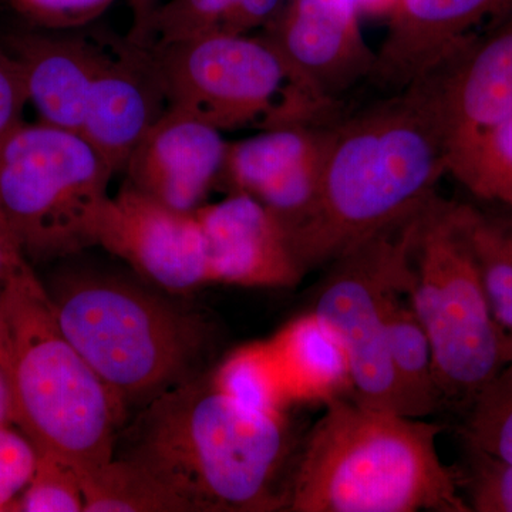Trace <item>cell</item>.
I'll use <instances>...</instances> for the list:
<instances>
[{
    "mask_svg": "<svg viewBox=\"0 0 512 512\" xmlns=\"http://www.w3.org/2000/svg\"><path fill=\"white\" fill-rule=\"evenodd\" d=\"M29 259L23 254L18 239L13 235L5 215L0 211V284L30 268Z\"/></svg>",
    "mask_w": 512,
    "mask_h": 512,
    "instance_id": "obj_33",
    "label": "cell"
},
{
    "mask_svg": "<svg viewBox=\"0 0 512 512\" xmlns=\"http://www.w3.org/2000/svg\"><path fill=\"white\" fill-rule=\"evenodd\" d=\"M470 450L466 476L471 511L512 512V463Z\"/></svg>",
    "mask_w": 512,
    "mask_h": 512,
    "instance_id": "obj_28",
    "label": "cell"
},
{
    "mask_svg": "<svg viewBox=\"0 0 512 512\" xmlns=\"http://www.w3.org/2000/svg\"><path fill=\"white\" fill-rule=\"evenodd\" d=\"M330 124L271 128L228 141L218 188L261 202L291 241L315 212Z\"/></svg>",
    "mask_w": 512,
    "mask_h": 512,
    "instance_id": "obj_11",
    "label": "cell"
},
{
    "mask_svg": "<svg viewBox=\"0 0 512 512\" xmlns=\"http://www.w3.org/2000/svg\"><path fill=\"white\" fill-rule=\"evenodd\" d=\"M353 2L359 15L366 18H384V16L390 18L397 5V0H353Z\"/></svg>",
    "mask_w": 512,
    "mask_h": 512,
    "instance_id": "obj_36",
    "label": "cell"
},
{
    "mask_svg": "<svg viewBox=\"0 0 512 512\" xmlns=\"http://www.w3.org/2000/svg\"><path fill=\"white\" fill-rule=\"evenodd\" d=\"M466 224L491 311L505 336L507 352L508 343H512V227L490 220L468 205Z\"/></svg>",
    "mask_w": 512,
    "mask_h": 512,
    "instance_id": "obj_24",
    "label": "cell"
},
{
    "mask_svg": "<svg viewBox=\"0 0 512 512\" xmlns=\"http://www.w3.org/2000/svg\"><path fill=\"white\" fill-rule=\"evenodd\" d=\"M15 511L83 512L82 474L63 458L37 453L35 471Z\"/></svg>",
    "mask_w": 512,
    "mask_h": 512,
    "instance_id": "obj_26",
    "label": "cell"
},
{
    "mask_svg": "<svg viewBox=\"0 0 512 512\" xmlns=\"http://www.w3.org/2000/svg\"><path fill=\"white\" fill-rule=\"evenodd\" d=\"M269 343L292 404H328L353 396L348 352L315 312L293 319Z\"/></svg>",
    "mask_w": 512,
    "mask_h": 512,
    "instance_id": "obj_19",
    "label": "cell"
},
{
    "mask_svg": "<svg viewBox=\"0 0 512 512\" xmlns=\"http://www.w3.org/2000/svg\"><path fill=\"white\" fill-rule=\"evenodd\" d=\"M49 295L64 335L127 412L201 376L212 332L200 313L97 272L67 274Z\"/></svg>",
    "mask_w": 512,
    "mask_h": 512,
    "instance_id": "obj_5",
    "label": "cell"
},
{
    "mask_svg": "<svg viewBox=\"0 0 512 512\" xmlns=\"http://www.w3.org/2000/svg\"><path fill=\"white\" fill-rule=\"evenodd\" d=\"M512 362V343L507 345V363Z\"/></svg>",
    "mask_w": 512,
    "mask_h": 512,
    "instance_id": "obj_38",
    "label": "cell"
},
{
    "mask_svg": "<svg viewBox=\"0 0 512 512\" xmlns=\"http://www.w3.org/2000/svg\"><path fill=\"white\" fill-rule=\"evenodd\" d=\"M359 16L353 0H285L264 35L320 92L340 100L375 66Z\"/></svg>",
    "mask_w": 512,
    "mask_h": 512,
    "instance_id": "obj_15",
    "label": "cell"
},
{
    "mask_svg": "<svg viewBox=\"0 0 512 512\" xmlns=\"http://www.w3.org/2000/svg\"><path fill=\"white\" fill-rule=\"evenodd\" d=\"M28 104L22 66L5 43H0V137L23 120Z\"/></svg>",
    "mask_w": 512,
    "mask_h": 512,
    "instance_id": "obj_31",
    "label": "cell"
},
{
    "mask_svg": "<svg viewBox=\"0 0 512 512\" xmlns=\"http://www.w3.org/2000/svg\"><path fill=\"white\" fill-rule=\"evenodd\" d=\"M5 45L22 66L29 104L39 120L80 133L106 40L36 29L12 33Z\"/></svg>",
    "mask_w": 512,
    "mask_h": 512,
    "instance_id": "obj_18",
    "label": "cell"
},
{
    "mask_svg": "<svg viewBox=\"0 0 512 512\" xmlns=\"http://www.w3.org/2000/svg\"><path fill=\"white\" fill-rule=\"evenodd\" d=\"M511 16L512 0H397L367 80L402 92L476 39L477 28Z\"/></svg>",
    "mask_w": 512,
    "mask_h": 512,
    "instance_id": "obj_13",
    "label": "cell"
},
{
    "mask_svg": "<svg viewBox=\"0 0 512 512\" xmlns=\"http://www.w3.org/2000/svg\"><path fill=\"white\" fill-rule=\"evenodd\" d=\"M441 427L339 399L309 434L286 494L291 512H470L441 461Z\"/></svg>",
    "mask_w": 512,
    "mask_h": 512,
    "instance_id": "obj_3",
    "label": "cell"
},
{
    "mask_svg": "<svg viewBox=\"0 0 512 512\" xmlns=\"http://www.w3.org/2000/svg\"><path fill=\"white\" fill-rule=\"evenodd\" d=\"M448 138L419 86L328 127L318 202L292 238L303 274L416 217L448 174Z\"/></svg>",
    "mask_w": 512,
    "mask_h": 512,
    "instance_id": "obj_1",
    "label": "cell"
},
{
    "mask_svg": "<svg viewBox=\"0 0 512 512\" xmlns=\"http://www.w3.org/2000/svg\"><path fill=\"white\" fill-rule=\"evenodd\" d=\"M212 284L292 288L303 278L291 241L261 202L232 192L195 212Z\"/></svg>",
    "mask_w": 512,
    "mask_h": 512,
    "instance_id": "obj_16",
    "label": "cell"
},
{
    "mask_svg": "<svg viewBox=\"0 0 512 512\" xmlns=\"http://www.w3.org/2000/svg\"><path fill=\"white\" fill-rule=\"evenodd\" d=\"M448 174L481 200L512 211V117L450 147Z\"/></svg>",
    "mask_w": 512,
    "mask_h": 512,
    "instance_id": "obj_23",
    "label": "cell"
},
{
    "mask_svg": "<svg viewBox=\"0 0 512 512\" xmlns=\"http://www.w3.org/2000/svg\"><path fill=\"white\" fill-rule=\"evenodd\" d=\"M410 306L429 336L440 400L468 409L507 365L466 224V205L434 198L413 252Z\"/></svg>",
    "mask_w": 512,
    "mask_h": 512,
    "instance_id": "obj_7",
    "label": "cell"
},
{
    "mask_svg": "<svg viewBox=\"0 0 512 512\" xmlns=\"http://www.w3.org/2000/svg\"><path fill=\"white\" fill-rule=\"evenodd\" d=\"M37 29L76 30L100 18L114 0H10Z\"/></svg>",
    "mask_w": 512,
    "mask_h": 512,
    "instance_id": "obj_30",
    "label": "cell"
},
{
    "mask_svg": "<svg viewBox=\"0 0 512 512\" xmlns=\"http://www.w3.org/2000/svg\"><path fill=\"white\" fill-rule=\"evenodd\" d=\"M423 211L333 261L313 312L348 352L352 399L406 416L387 346L390 306L413 282V252Z\"/></svg>",
    "mask_w": 512,
    "mask_h": 512,
    "instance_id": "obj_9",
    "label": "cell"
},
{
    "mask_svg": "<svg viewBox=\"0 0 512 512\" xmlns=\"http://www.w3.org/2000/svg\"><path fill=\"white\" fill-rule=\"evenodd\" d=\"M13 426L12 390L5 362L0 357V427Z\"/></svg>",
    "mask_w": 512,
    "mask_h": 512,
    "instance_id": "obj_35",
    "label": "cell"
},
{
    "mask_svg": "<svg viewBox=\"0 0 512 512\" xmlns=\"http://www.w3.org/2000/svg\"><path fill=\"white\" fill-rule=\"evenodd\" d=\"M168 109L153 47L107 39L80 133L123 173L138 141Z\"/></svg>",
    "mask_w": 512,
    "mask_h": 512,
    "instance_id": "obj_14",
    "label": "cell"
},
{
    "mask_svg": "<svg viewBox=\"0 0 512 512\" xmlns=\"http://www.w3.org/2000/svg\"><path fill=\"white\" fill-rule=\"evenodd\" d=\"M228 141L187 111L168 107L128 157L126 183L180 212H197L220 183Z\"/></svg>",
    "mask_w": 512,
    "mask_h": 512,
    "instance_id": "obj_12",
    "label": "cell"
},
{
    "mask_svg": "<svg viewBox=\"0 0 512 512\" xmlns=\"http://www.w3.org/2000/svg\"><path fill=\"white\" fill-rule=\"evenodd\" d=\"M153 52L168 107L217 130L328 126L339 119L342 101L320 92L264 33H208Z\"/></svg>",
    "mask_w": 512,
    "mask_h": 512,
    "instance_id": "obj_6",
    "label": "cell"
},
{
    "mask_svg": "<svg viewBox=\"0 0 512 512\" xmlns=\"http://www.w3.org/2000/svg\"><path fill=\"white\" fill-rule=\"evenodd\" d=\"M3 285L0 284V357L5 359V322H3L2 292Z\"/></svg>",
    "mask_w": 512,
    "mask_h": 512,
    "instance_id": "obj_37",
    "label": "cell"
},
{
    "mask_svg": "<svg viewBox=\"0 0 512 512\" xmlns=\"http://www.w3.org/2000/svg\"><path fill=\"white\" fill-rule=\"evenodd\" d=\"M285 0H235L217 32L249 35L252 30L266 28L284 5Z\"/></svg>",
    "mask_w": 512,
    "mask_h": 512,
    "instance_id": "obj_32",
    "label": "cell"
},
{
    "mask_svg": "<svg viewBox=\"0 0 512 512\" xmlns=\"http://www.w3.org/2000/svg\"><path fill=\"white\" fill-rule=\"evenodd\" d=\"M291 453L286 417L254 412L195 377L147 404L126 454L195 512L285 510L279 477Z\"/></svg>",
    "mask_w": 512,
    "mask_h": 512,
    "instance_id": "obj_2",
    "label": "cell"
},
{
    "mask_svg": "<svg viewBox=\"0 0 512 512\" xmlns=\"http://www.w3.org/2000/svg\"><path fill=\"white\" fill-rule=\"evenodd\" d=\"M83 512H195L153 471L131 458L114 456L82 474Z\"/></svg>",
    "mask_w": 512,
    "mask_h": 512,
    "instance_id": "obj_20",
    "label": "cell"
},
{
    "mask_svg": "<svg viewBox=\"0 0 512 512\" xmlns=\"http://www.w3.org/2000/svg\"><path fill=\"white\" fill-rule=\"evenodd\" d=\"M37 451L15 426L0 427V512L15 511L35 471Z\"/></svg>",
    "mask_w": 512,
    "mask_h": 512,
    "instance_id": "obj_29",
    "label": "cell"
},
{
    "mask_svg": "<svg viewBox=\"0 0 512 512\" xmlns=\"http://www.w3.org/2000/svg\"><path fill=\"white\" fill-rule=\"evenodd\" d=\"M235 0H170L161 3L148 28L153 47L217 32Z\"/></svg>",
    "mask_w": 512,
    "mask_h": 512,
    "instance_id": "obj_27",
    "label": "cell"
},
{
    "mask_svg": "<svg viewBox=\"0 0 512 512\" xmlns=\"http://www.w3.org/2000/svg\"><path fill=\"white\" fill-rule=\"evenodd\" d=\"M96 244L170 295L212 284L195 212L171 210L126 183L101 211Z\"/></svg>",
    "mask_w": 512,
    "mask_h": 512,
    "instance_id": "obj_10",
    "label": "cell"
},
{
    "mask_svg": "<svg viewBox=\"0 0 512 512\" xmlns=\"http://www.w3.org/2000/svg\"><path fill=\"white\" fill-rule=\"evenodd\" d=\"M114 175L79 131L22 120L0 137V211L29 262L97 247Z\"/></svg>",
    "mask_w": 512,
    "mask_h": 512,
    "instance_id": "obj_8",
    "label": "cell"
},
{
    "mask_svg": "<svg viewBox=\"0 0 512 512\" xmlns=\"http://www.w3.org/2000/svg\"><path fill=\"white\" fill-rule=\"evenodd\" d=\"M133 10V25L127 39L140 46H150L148 43V28L154 13L161 5L160 0H130Z\"/></svg>",
    "mask_w": 512,
    "mask_h": 512,
    "instance_id": "obj_34",
    "label": "cell"
},
{
    "mask_svg": "<svg viewBox=\"0 0 512 512\" xmlns=\"http://www.w3.org/2000/svg\"><path fill=\"white\" fill-rule=\"evenodd\" d=\"M464 436L471 450L512 463V362L468 406Z\"/></svg>",
    "mask_w": 512,
    "mask_h": 512,
    "instance_id": "obj_25",
    "label": "cell"
},
{
    "mask_svg": "<svg viewBox=\"0 0 512 512\" xmlns=\"http://www.w3.org/2000/svg\"><path fill=\"white\" fill-rule=\"evenodd\" d=\"M210 379L218 392L254 412L286 417L292 406L269 340L235 349Z\"/></svg>",
    "mask_w": 512,
    "mask_h": 512,
    "instance_id": "obj_22",
    "label": "cell"
},
{
    "mask_svg": "<svg viewBox=\"0 0 512 512\" xmlns=\"http://www.w3.org/2000/svg\"><path fill=\"white\" fill-rule=\"evenodd\" d=\"M387 346L406 416L423 419L440 404L429 336L412 306L397 298L387 316Z\"/></svg>",
    "mask_w": 512,
    "mask_h": 512,
    "instance_id": "obj_21",
    "label": "cell"
},
{
    "mask_svg": "<svg viewBox=\"0 0 512 512\" xmlns=\"http://www.w3.org/2000/svg\"><path fill=\"white\" fill-rule=\"evenodd\" d=\"M430 97L448 148L512 117V16L414 82Z\"/></svg>",
    "mask_w": 512,
    "mask_h": 512,
    "instance_id": "obj_17",
    "label": "cell"
},
{
    "mask_svg": "<svg viewBox=\"0 0 512 512\" xmlns=\"http://www.w3.org/2000/svg\"><path fill=\"white\" fill-rule=\"evenodd\" d=\"M2 308L13 426L80 474L110 461L127 409L64 335L32 266L5 282Z\"/></svg>",
    "mask_w": 512,
    "mask_h": 512,
    "instance_id": "obj_4",
    "label": "cell"
}]
</instances>
